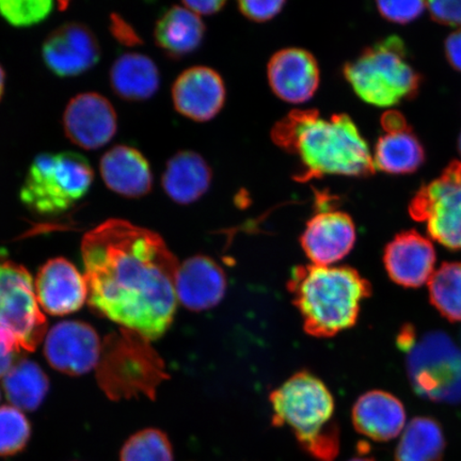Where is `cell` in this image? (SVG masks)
<instances>
[{
	"instance_id": "cell-37",
	"label": "cell",
	"mask_w": 461,
	"mask_h": 461,
	"mask_svg": "<svg viewBox=\"0 0 461 461\" xmlns=\"http://www.w3.org/2000/svg\"><path fill=\"white\" fill-rule=\"evenodd\" d=\"M382 125L387 134L411 130V126L407 123L406 118L397 111L385 112L382 117Z\"/></svg>"
},
{
	"instance_id": "cell-3",
	"label": "cell",
	"mask_w": 461,
	"mask_h": 461,
	"mask_svg": "<svg viewBox=\"0 0 461 461\" xmlns=\"http://www.w3.org/2000/svg\"><path fill=\"white\" fill-rule=\"evenodd\" d=\"M288 291L305 332L331 338L356 325L372 286L354 268L309 264L293 269Z\"/></svg>"
},
{
	"instance_id": "cell-23",
	"label": "cell",
	"mask_w": 461,
	"mask_h": 461,
	"mask_svg": "<svg viewBox=\"0 0 461 461\" xmlns=\"http://www.w3.org/2000/svg\"><path fill=\"white\" fill-rule=\"evenodd\" d=\"M204 33L205 26L199 15L186 7L175 5L158 21L154 38L166 55L180 59L198 50Z\"/></svg>"
},
{
	"instance_id": "cell-41",
	"label": "cell",
	"mask_w": 461,
	"mask_h": 461,
	"mask_svg": "<svg viewBox=\"0 0 461 461\" xmlns=\"http://www.w3.org/2000/svg\"><path fill=\"white\" fill-rule=\"evenodd\" d=\"M458 149H459V153L461 155V132H460V135L458 138Z\"/></svg>"
},
{
	"instance_id": "cell-28",
	"label": "cell",
	"mask_w": 461,
	"mask_h": 461,
	"mask_svg": "<svg viewBox=\"0 0 461 461\" xmlns=\"http://www.w3.org/2000/svg\"><path fill=\"white\" fill-rule=\"evenodd\" d=\"M429 301L445 319L461 321V262L443 263L429 281Z\"/></svg>"
},
{
	"instance_id": "cell-14",
	"label": "cell",
	"mask_w": 461,
	"mask_h": 461,
	"mask_svg": "<svg viewBox=\"0 0 461 461\" xmlns=\"http://www.w3.org/2000/svg\"><path fill=\"white\" fill-rule=\"evenodd\" d=\"M357 234L353 219L341 211L324 210L307 222L301 244L311 263L332 267L353 250Z\"/></svg>"
},
{
	"instance_id": "cell-16",
	"label": "cell",
	"mask_w": 461,
	"mask_h": 461,
	"mask_svg": "<svg viewBox=\"0 0 461 461\" xmlns=\"http://www.w3.org/2000/svg\"><path fill=\"white\" fill-rule=\"evenodd\" d=\"M270 88L282 101L302 104L310 101L319 89V63L310 51L290 48L276 51L269 60Z\"/></svg>"
},
{
	"instance_id": "cell-21",
	"label": "cell",
	"mask_w": 461,
	"mask_h": 461,
	"mask_svg": "<svg viewBox=\"0 0 461 461\" xmlns=\"http://www.w3.org/2000/svg\"><path fill=\"white\" fill-rule=\"evenodd\" d=\"M351 419L359 434L374 441L387 442L405 429L406 411L394 395L374 390L356 402Z\"/></svg>"
},
{
	"instance_id": "cell-20",
	"label": "cell",
	"mask_w": 461,
	"mask_h": 461,
	"mask_svg": "<svg viewBox=\"0 0 461 461\" xmlns=\"http://www.w3.org/2000/svg\"><path fill=\"white\" fill-rule=\"evenodd\" d=\"M100 172L105 185L121 197H146L152 190L153 176L149 161L137 149L115 146L100 161Z\"/></svg>"
},
{
	"instance_id": "cell-30",
	"label": "cell",
	"mask_w": 461,
	"mask_h": 461,
	"mask_svg": "<svg viewBox=\"0 0 461 461\" xmlns=\"http://www.w3.org/2000/svg\"><path fill=\"white\" fill-rule=\"evenodd\" d=\"M31 436V423L20 409L0 407V457L14 456L24 451Z\"/></svg>"
},
{
	"instance_id": "cell-9",
	"label": "cell",
	"mask_w": 461,
	"mask_h": 461,
	"mask_svg": "<svg viewBox=\"0 0 461 461\" xmlns=\"http://www.w3.org/2000/svg\"><path fill=\"white\" fill-rule=\"evenodd\" d=\"M414 221L425 222L430 239L461 251V161L453 160L441 175L420 187L409 204Z\"/></svg>"
},
{
	"instance_id": "cell-19",
	"label": "cell",
	"mask_w": 461,
	"mask_h": 461,
	"mask_svg": "<svg viewBox=\"0 0 461 461\" xmlns=\"http://www.w3.org/2000/svg\"><path fill=\"white\" fill-rule=\"evenodd\" d=\"M177 301L192 311L216 307L227 291L223 269L209 257L195 256L180 265L176 281Z\"/></svg>"
},
{
	"instance_id": "cell-22",
	"label": "cell",
	"mask_w": 461,
	"mask_h": 461,
	"mask_svg": "<svg viewBox=\"0 0 461 461\" xmlns=\"http://www.w3.org/2000/svg\"><path fill=\"white\" fill-rule=\"evenodd\" d=\"M212 182L209 164L198 153L178 152L166 165L161 185L177 204L188 205L199 200Z\"/></svg>"
},
{
	"instance_id": "cell-29",
	"label": "cell",
	"mask_w": 461,
	"mask_h": 461,
	"mask_svg": "<svg viewBox=\"0 0 461 461\" xmlns=\"http://www.w3.org/2000/svg\"><path fill=\"white\" fill-rule=\"evenodd\" d=\"M120 461H175L168 436L157 429L136 432L124 443Z\"/></svg>"
},
{
	"instance_id": "cell-11",
	"label": "cell",
	"mask_w": 461,
	"mask_h": 461,
	"mask_svg": "<svg viewBox=\"0 0 461 461\" xmlns=\"http://www.w3.org/2000/svg\"><path fill=\"white\" fill-rule=\"evenodd\" d=\"M102 345L99 336L83 321H62L45 339L44 355L57 371L79 376L99 366Z\"/></svg>"
},
{
	"instance_id": "cell-4",
	"label": "cell",
	"mask_w": 461,
	"mask_h": 461,
	"mask_svg": "<svg viewBox=\"0 0 461 461\" xmlns=\"http://www.w3.org/2000/svg\"><path fill=\"white\" fill-rule=\"evenodd\" d=\"M273 423L288 428L299 445L317 461H333L339 449L334 399L321 379L299 372L270 394Z\"/></svg>"
},
{
	"instance_id": "cell-35",
	"label": "cell",
	"mask_w": 461,
	"mask_h": 461,
	"mask_svg": "<svg viewBox=\"0 0 461 461\" xmlns=\"http://www.w3.org/2000/svg\"><path fill=\"white\" fill-rule=\"evenodd\" d=\"M22 346L13 332L0 326V377L5 376L16 363Z\"/></svg>"
},
{
	"instance_id": "cell-33",
	"label": "cell",
	"mask_w": 461,
	"mask_h": 461,
	"mask_svg": "<svg viewBox=\"0 0 461 461\" xmlns=\"http://www.w3.org/2000/svg\"><path fill=\"white\" fill-rule=\"evenodd\" d=\"M285 3L281 0H269V2H255V0H244L239 3L241 14L253 22L262 23L274 19L281 13Z\"/></svg>"
},
{
	"instance_id": "cell-10",
	"label": "cell",
	"mask_w": 461,
	"mask_h": 461,
	"mask_svg": "<svg viewBox=\"0 0 461 461\" xmlns=\"http://www.w3.org/2000/svg\"><path fill=\"white\" fill-rule=\"evenodd\" d=\"M46 325L31 274L21 265L0 262V326L14 334L23 349L33 351Z\"/></svg>"
},
{
	"instance_id": "cell-40",
	"label": "cell",
	"mask_w": 461,
	"mask_h": 461,
	"mask_svg": "<svg viewBox=\"0 0 461 461\" xmlns=\"http://www.w3.org/2000/svg\"><path fill=\"white\" fill-rule=\"evenodd\" d=\"M348 461H376V460L370 458V457H356V458L350 459Z\"/></svg>"
},
{
	"instance_id": "cell-36",
	"label": "cell",
	"mask_w": 461,
	"mask_h": 461,
	"mask_svg": "<svg viewBox=\"0 0 461 461\" xmlns=\"http://www.w3.org/2000/svg\"><path fill=\"white\" fill-rule=\"evenodd\" d=\"M445 50L449 65L461 73V28L447 38Z\"/></svg>"
},
{
	"instance_id": "cell-25",
	"label": "cell",
	"mask_w": 461,
	"mask_h": 461,
	"mask_svg": "<svg viewBox=\"0 0 461 461\" xmlns=\"http://www.w3.org/2000/svg\"><path fill=\"white\" fill-rule=\"evenodd\" d=\"M375 170L411 175L425 163V149L411 130L379 138L373 157Z\"/></svg>"
},
{
	"instance_id": "cell-12",
	"label": "cell",
	"mask_w": 461,
	"mask_h": 461,
	"mask_svg": "<svg viewBox=\"0 0 461 461\" xmlns=\"http://www.w3.org/2000/svg\"><path fill=\"white\" fill-rule=\"evenodd\" d=\"M42 56L45 66L57 77H77L97 65L101 48L88 26L70 22L45 39Z\"/></svg>"
},
{
	"instance_id": "cell-24",
	"label": "cell",
	"mask_w": 461,
	"mask_h": 461,
	"mask_svg": "<svg viewBox=\"0 0 461 461\" xmlns=\"http://www.w3.org/2000/svg\"><path fill=\"white\" fill-rule=\"evenodd\" d=\"M160 84L158 68L151 58L140 53L120 56L111 68L115 95L129 102H143L157 94Z\"/></svg>"
},
{
	"instance_id": "cell-7",
	"label": "cell",
	"mask_w": 461,
	"mask_h": 461,
	"mask_svg": "<svg viewBox=\"0 0 461 461\" xmlns=\"http://www.w3.org/2000/svg\"><path fill=\"white\" fill-rule=\"evenodd\" d=\"M94 178V169L83 155L40 154L28 170L20 198L38 215L61 214L88 194Z\"/></svg>"
},
{
	"instance_id": "cell-5",
	"label": "cell",
	"mask_w": 461,
	"mask_h": 461,
	"mask_svg": "<svg viewBox=\"0 0 461 461\" xmlns=\"http://www.w3.org/2000/svg\"><path fill=\"white\" fill-rule=\"evenodd\" d=\"M343 74L363 102L377 107H393L414 99L423 80L408 60L405 43L397 36L368 46L355 60L346 63Z\"/></svg>"
},
{
	"instance_id": "cell-6",
	"label": "cell",
	"mask_w": 461,
	"mask_h": 461,
	"mask_svg": "<svg viewBox=\"0 0 461 461\" xmlns=\"http://www.w3.org/2000/svg\"><path fill=\"white\" fill-rule=\"evenodd\" d=\"M149 341L126 328L106 338L97 366V380L111 399L140 394L154 399L158 385L168 377L163 360Z\"/></svg>"
},
{
	"instance_id": "cell-13",
	"label": "cell",
	"mask_w": 461,
	"mask_h": 461,
	"mask_svg": "<svg viewBox=\"0 0 461 461\" xmlns=\"http://www.w3.org/2000/svg\"><path fill=\"white\" fill-rule=\"evenodd\" d=\"M62 124L72 143L84 149H97L112 141L118 130V118L106 97L88 92L68 104Z\"/></svg>"
},
{
	"instance_id": "cell-26",
	"label": "cell",
	"mask_w": 461,
	"mask_h": 461,
	"mask_svg": "<svg viewBox=\"0 0 461 461\" xmlns=\"http://www.w3.org/2000/svg\"><path fill=\"white\" fill-rule=\"evenodd\" d=\"M446 447V437L440 423L429 417H417L402 430L394 460L442 461Z\"/></svg>"
},
{
	"instance_id": "cell-38",
	"label": "cell",
	"mask_w": 461,
	"mask_h": 461,
	"mask_svg": "<svg viewBox=\"0 0 461 461\" xmlns=\"http://www.w3.org/2000/svg\"><path fill=\"white\" fill-rule=\"evenodd\" d=\"M226 2L221 0H206V2H183L184 7H186L194 14L201 15H212L219 13L223 8Z\"/></svg>"
},
{
	"instance_id": "cell-1",
	"label": "cell",
	"mask_w": 461,
	"mask_h": 461,
	"mask_svg": "<svg viewBox=\"0 0 461 461\" xmlns=\"http://www.w3.org/2000/svg\"><path fill=\"white\" fill-rule=\"evenodd\" d=\"M82 256L96 312L148 339L164 336L176 315L180 264L158 233L109 219L85 235Z\"/></svg>"
},
{
	"instance_id": "cell-18",
	"label": "cell",
	"mask_w": 461,
	"mask_h": 461,
	"mask_svg": "<svg viewBox=\"0 0 461 461\" xmlns=\"http://www.w3.org/2000/svg\"><path fill=\"white\" fill-rule=\"evenodd\" d=\"M38 303L46 313L63 316L77 312L88 298L85 276L68 259H50L36 279Z\"/></svg>"
},
{
	"instance_id": "cell-27",
	"label": "cell",
	"mask_w": 461,
	"mask_h": 461,
	"mask_svg": "<svg viewBox=\"0 0 461 461\" xmlns=\"http://www.w3.org/2000/svg\"><path fill=\"white\" fill-rule=\"evenodd\" d=\"M48 376L37 363L21 360L4 376L5 395L14 407L33 411L41 406L48 394Z\"/></svg>"
},
{
	"instance_id": "cell-2",
	"label": "cell",
	"mask_w": 461,
	"mask_h": 461,
	"mask_svg": "<svg viewBox=\"0 0 461 461\" xmlns=\"http://www.w3.org/2000/svg\"><path fill=\"white\" fill-rule=\"evenodd\" d=\"M272 137L276 146L301 160L303 169L298 181L325 176L365 177L376 171L370 148L348 114L321 118L316 109L294 111L275 125Z\"/></svg>"
},
{
	"instance_id": "cell-39",
	"label": "cell",
	"mask_w": 461,
	"mask_h": 461,
	"mask_svg": "<svg viewBox=\"0 0 461 461\" xmlns=\"http://www.w3.org/2000/svg\"><path fill=\"white\" fill-rule=\"evenodd\" d=\"M5 73L2 66H0V100L4 95L5 92Z\"/></svg>"
},
{
	"instance_id": "cell-34",
	"label": "cell",
	"mask_w": 461,
	"mask_h": 461,
	"mask_svg": "<svg viewBox=\"0 0 461 461\" xmlns=\"http://www.w3.org/2000/svg\"><path fill=\"white\" fill-rule=\"evenodd\" d=\"M431 19L438 24L461 28V2H429Z\"/></svg>"
},
{
	"instance_id": "cell-17",
	"label": "cell",
	"mask_w": 461,
	"mask_h": 461,
	"mask_svg": "<svg viewBox=\"0 0 461 461\" xmlns=\"http://www.w3.org/2000/svg\"><path fill=\"white\" fill-rule=\"evenodd\" d=\"M436 259L431 241L416 230H403L384 248L385 270L392 281L403 287L418 288L429 282Z\"/></svg>"
},
{
	"instance_id": "cell-32",
	"label": "cell",
	"mask_w": 461,
	"mask_h": 461,
	"mask_svg": "<svg viewBox=\"0 0 461 461\" xmlns=\"http://www.w3.org/2000/svg\"><path fill=\"white\" fill-rule=\"evenodd\" d=\"M380 15L395 24L406 25L423 14L428 5L425 2H377Z\"/></svg>"
},
{
	"instance_id": "cell-8",
	"label": "cell",
	"mask_w": 461,
	"mask_h": 461,
	"mask_svg": "<svg viewBox=\"0 0 461 461\" xmlns=\"http://www.w3.org/2000/svg\"><path fill=\"white\" fill-rule=\"evenodd\" d=\"M406 353L409 380L418 395L435 402H461V349L447 334H425Z\"/></svg>"
},
{
	"instance_id": "cell-31",
	"label": "cell",
	"mask_w": 461,
	"mask_h": 461,
	"mask_svg": "<svg viewBox=\"0 0 461 461\" xmlns=\"http://www.w3.org/2000/svg\"><path fill=\"white\" fill-rule=\"evenodd\" d=\"M50 0H2L0 16L14 27H32L40 24L53 13Z\"/></svg>"
},
{
	"instance_id": "cell-15",
	"label": "cell",
	"mask_w": 461,
	"mask_h": 461,
	"mask_svg": "<svg viewBox=\"0 0 461 461\" xmlns=\"http://www.w3.org/2000/svg\"><path fill=\"white\" fill-rule=\"evenodd\" d=\"M226 86L215 70L194 67L184 71L172 86L176 112L195 122H206L221 112L226 102Z\"/></svg>"
}]
</instances>
